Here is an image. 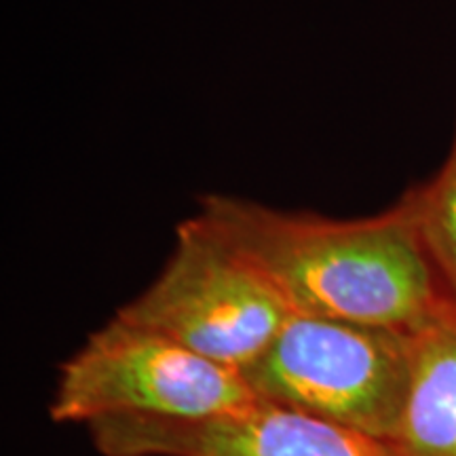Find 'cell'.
Here are the masks:
<instances>
[{
	"mask_svg": "<svg viewBox=\"0 0 456 456\" xmlns=\"http://www.w3.org/2000/svg\"><path fill=\"white\" fill-rule=\"evenodd\" d=\"M195 218L252 266L292 315L412 334L446 306L406 205L357 220L208 195Z\"/></svg>",
	"mask_w": 456,
	"mask_h": 456,
	"instance_id": "6da1fadb",
	"label": "cell"
},
{
	"mask_svg": "<svg viewBox=\"0 0 456 456\" xmlns=\"http://www.w3.org/2000/svg\"><path fill=\"white\" fill-rule=\"evenodd\" d=\"M412 334L338 319L289 315L243 370L258 402L389 442L406 406Z\"/></svg>",
	"mask_w": 456,
	"mask_h": 456,
	"instance_id": "7a4b0ae2",
	"label": "cell"
},
{
	"mask_svg": "<svg viewBox=\"0 0 456 456\" xmlns=\"http://www.w3.org/2000/svg\"><path fill=\"white\" fill-rule=\"evenodd\" d=\"M256 402L241 372L114 315L61 363L49 414L87 427L106 419L199 420Z\"/></svg>",
	"mask_w": 456,
	"mask_h": 456,
	"instance_id": "3957f363",
	"label": "cell"
},
{
	"mask_svg": "<svg viewBox=\"0 0 456 456\" xmlns=\"http://www.w3.org/2000/svg\"><path fill=\"white\" fill-rule=\"evenodd\" d=\"M118 317L167 336L209 362L243 372L292 313L252 266L199 222H182L174 252Z\"/></svg>",
	"mask_w": 456,
	"mask_h": 456,
	"instance_id": "277c9868",
	"label": "cell"
},
{
	"mask_svg": "<svg viewBox=\"0 0 456 456\" xmlns=\"http://www.w3.org/2000/svg\"><path fill=\"white\" fill-rule=\"evenodd\" d=\"M87 429L104 456H389L366 436L265 402L199 420L106 419Z\"/></svg>",
	"mask_w": 456,
	"mask_h": 456,
	"instance_id": "5b68a950",
	"label": "cell"
},
{
	"mask_svg": "<svg viewBox=\"0 0 456 456\" xmlns=\"http://www.w3.org/2000/svg\"><path fill=\"white\" fill-rule=\"evenodd\" d=\"M389 456H456V313L446 305L412 332V372Z\"/></svg>",
	"mask_w": 456,
	"mask_h": 456,
	"instance_id": "8992f818",
	"label": "cell"
},
{
	"mask_svg": "<svg viewBox=\"0 0 456 456\" xmlns=\"http://www.w3.org/2000/svg\"><path fill=\"white\" fill-rule=\"evenodd\" d=\"M399 201L412 218L444 300L456 313V125L442 167Z\"/></svg>",
	"mask_w": 456,
	"mask_h": 456,
	"instance_id": "52a82bcc",
	"label": "cell"
}]
</instances>
